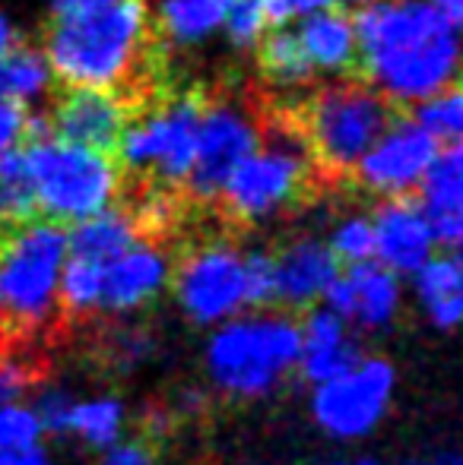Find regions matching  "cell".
Returning <instances> with one entry per match:
<instances>
[{"label": "cell", "instance_id": "1", "mask_svg": "<svg viewBox=\"0 0 463 465\" xmlns=\"http://www.w3.org/2000/svg\"><path fill=\"white\" fill-rule=\"evenodd\" d=\"M38 32L57 80L112 89L134 117L146 114L181 76L172 42L159 32L146 0H112L89 13H51Z\"/></svg>", "mask_w": 463, "mask_h": 465}, {"label": "cell", "instance_id": "2", "mask_svg": "<svg viewBox=\"0 0 463 465\" xmlns=\"http://www.w3.org/2000/svg\"><path fill=\"white\" fill-rule=\"evenodd\" d=\"M352 25L356 76L407 104L438 93L460 64L451 19L428 0H362L352 10Z\"/></svg>", "mask_w": 463, "mask_h": 465}, {"label": "cell", "instance_id": "3", "mask_svg": "<svg viewBox=\"0 0 463 465\" xmlns=\"http://www.w3.org/2000/svg\"><path fill=\"white\" fill-rule=\"evenodd\" d=\"M298 134L324 190H349L358 159L409 117V104L358 76L337 83H308L289 93Z\"/></svg>", "mask_w": 463, "mask_h": 465}, {"label": "cell", "instance_id": "4", "mask_svg": "<svg viewBox=\"0 0 463 465\" xmlns=\"http://www.w3.org/2000/svg\"><path fill=\"white\" fill-rule=\"evenodd\" d=\"M302 326L283 307H254L213 326L204 371L213 392L235 402L273 396L298 368Z\"/></svg>", "mask_w": 463, "mask_h": 465}, {"label": "cell", "instance_id": "5", "mask_svg": "<svg viewBox=\"0 0 463 465\" xmlns=\"http://www.w3.org/2000/svg\"><path fill=\"white\" fill-rule=\"evenodd\" d=\"M67 257V225L48 219L6 222L0 234V336L32 339L57 313V279Z\"/></svg>", "mask_w": 463, "mask_h": 465}, {"label": "cell", "instance_id": "6", "mask_svg": "<svg viewBox=\"0 0 463 465\" xmlns=\"http://www.w3.org/2000/svg\"><path fill=\"white\" fill-rule=\"evenodd\" d=\"M35 181L38 219L74 225L115 203L117 162L61 136L23 143Z\"/></svg>", "mask_w": 463, "mask_h": 465}, {"label": "cell", "instance_id": "7", "mask_svg": "<svg viewBox=\"0 0 463 465\" xmlns=\"http://www.w3.org/2000/svg\"><path fill=\"white\" fill-rule=\"evenodd\" d=\"M254 149H257V127L247 108L245 83L238 86L229 80L210 83L200 111L197 153L181 187L185 200L194 209H210L232 168Z\"/></svg>", "mask_w": 463, "mask_h": 465}, {"label": "cell", "instance_id": "8", "mask_svg": "<svg viewBox=\"0 0 463 465\" xmlns=\"http://www.w3.org/2000/svg\"><path fill=\"white\" fill-rule=\"evenodd\" d=\"M172 288L181 313L194 326H219L247 311L245 251L226 234L185 247L172 266Z\"/></svg>", "mask_w": 463, "mask_h": 465}, {"label": "cell", "instance_id": "9", "mask_svg": "<svg viewBox=\"0 0 463 465\" xmlns=\"http://www.w3.org/2000/svg\"><path fill=\"white\" fill-rule=\"evenodd\" d=\"M394 390V364L365 351L349 371L311 386V418L334 440H362L384 421Z\"/></svg>", "mask_w": 463, "mask_h": 465}, {"label": "cell", "instance_id": "10", "mask_svg": "<svg viewBox=\"0 0 463 465\" xmlns=\"http://www.w3.org/2000/svg\"><path fill=\"white\" fill-rule=\"evenodd\" d=\"M51 134L76 146L96 149L117 162L127 127L136 121L134 111L115 95L112 89L76 86V83H55L51 89Z\"/></svg>", "mask_w": 463, "mask_h": 465}, {"label": "cell", "instance_id": "11", "mask_svg": "<svg viewBox=\"0 0 463 465\" xmlns=\"http://www.w3.org/2000/svg\"><path fill=\"white\" fill-rule=\"evenodd\" d=\"M438 153V140L409 114L358 159L349 190L371 196L416 193Z\"/></svg>", "mask_w": 463, "mask_h": 465}, {"label": "cell", "instance_id": "12", "mask_svg": "<svg viewBox=\"0 0 463 465\" xmlns=\"http://www.w3.org/2000/svg\"><path fill=\"white\" fill-rule=\"evenodd\" d=\"M324 307L340 313L358 332H381L397 323L403 307L400 276L377 260L343 266L321 298Z\"/></svg>", "mask_w": 463, "mask_h": 465}, {"label": "cell", "instance_id": "13", "mask_svg": "<svg viewBox=\"0 0 463 465\" xmlns=\"http://www.w3.org/2000/svg\"><path fill=\"white\" fill-rule=\"evenodd\" d=\"M172 266L175 257L166 241L136 238L127 251H121L106 266L99 313L127 317V313H136L159 301V294L172 282Z\"/></svg>", "mask_w": 463, "mask_h": 465}, {"label": "cell", "instance_id": "14", "mask_svg": "<svg viewBox=\"0 0 463 465\" xmlns=\"http://www.w3.org/2000/svg\"><path fill=\"white\" fill-rule=\"evenodd\" d=\"M371 222H375V260L400 279L413 276L438 251L428 215L416 193L381 196Z\"/></svg>", "mask_w": 463, "mask_h": 465}, {"label": "cell", "instance_id": "15", "mask_svg": "<svg viewBox=\"0 0 463 465\" xmlns=\"http://www.w3.org/2000/svg\"><path fill=\"white\" fill-rule=\"evenodd\" d=\"M273 263H277V307L292 313L321 304L327 285L343 270L327 241L311 238V234L292 238L283 247H277Z\"/></svg>", "mask_w": 463, "mask_h": 465}, {"label": "cell", "instance_id": "16", "mask_svg": "<svg viewBox=\"0 0 463 465\" xmlns=\"http://www.w3.org/2000/svg\"><path fill=\"white\" fill-rule=\"evenodd\" d=\"M298 326H302V351H298L296 373L308 386H317L337 373L349 371L365 355L358 330H352L330 307L315 304L302 311Z\"/></svg>", "mask_w": 463, "mask_h": 465}, {"label": "cell", "instance_id": "17", "mask_svg": "<svg viewBox=\"0 0 463 465\" xmlns=\"http://www.w3.org/2000/svg\"><path fill=\"white\" fill-rule=\"evenodd\" d=\"M422 209L441 247H463V140L435 155L419 190Z\"/></svg>", "mask_w": 463, "mask_h": 465}, {"label": "cell", "instance_id": "18", "mask_svg": "<svg viewBox=\"0 0 463 465\" xmlns=\"http://www.w3.org/2000/svg\"><path fill=\"white\" fill-rule=\"evenodd\" d=\"M305 54L321 70H337L343 76H356L358 70V48H356V25L347 6H337L334 0L317 6L302 23L298 32Z\"/></svg>", "mask_w": 463, "mask_h": 465}, {"label": "cell", "instance_id": "19", "mask_svg": "<svg viewBox=\"0 0 463 465\" xmlns=\"http://www.w3.org/2000/svg\"><path fill=\"white\" fill-rule=\"evenodd\" d=\"M413 294L419 313L435 330L463 326V260L432 253L413 272Z\"/></svg>", "mask_w": 463, "mask_h": 465}, {"label": "cell", "instance_id": "20", "mask_svg": "<svg viewBox=\"0 0 463 465\" xmlns=\"http://www.w3.org/2000/svg\"><path fill=\"white\" fill-rule=\"evenodd\" d=\"M257 45V70L270 89H302L315 83V64L305 54L302 42L296 32H286L283 25H264L260 35L254 38Z\"/></svg>", "mask_w": 463, "mask_h": 465}, {"label": "cell", "instance_id": "21", "mask_svg": "<svg viewBox=\"0 0 463 465\" xmlns=\"http://www.w3.org/2000/svg\"><path fill=\"white\" fill-rule=\"evenodd\" d=\"M127 434V409L115 396H96V399H74L67 411V428L64 437H74L86 450L102 453L112 443Z\"/></svg>", "mask_w": 463, "mask_h": 465}, {"label": "cell", "instance_id": "22", "mask_svg": "<svg viewBox=\"0 0 463 465\" xmlns=\"http://www.w3.org/2000/svg\"><path fill=\"white\" fill-rule=\"evenodd\" d=\"M102 279H106V263L67 253L61 266V279H57V317H96L102 304Z\"/></svg>", "mask_w": 463, "mask_h": 465}, {"label": "cell", "instance_id": "23", "mask_svg": "<svg viewBox=\"0 0 463 465\" xmlns=\"http://www.w3.org/2000/svg\"><path fill=\"white\" fill-rule=\"evenodd\" d=\"M229 6L232 0H166L156 13V23L172 45H187L216 29Z\"/></svg>", "mask_w": 463, "mask_h": 465}, {"label": "cell", "instance_id": "24", "mask_svg": "<svg viewBox=\"0 0 463 465\" xmlns=\"http://www.w3.org/2000/svg\"><path fill=\"white\" fill-rule=\"evenodd\" d=\"M0 215L6 222L38 219L35 181H32L29 155L23 143L0 149Z\"/></svg>", "mask_w": 463, "mask_h": 465}, {"label": "cell", "instance_id": "25", "mask_svg": "<svg viewBox=\"0 0 463 465\" xmlns=\"http://www.w3.org/2000/svg\"><path fill=\"white\" fill-rule=\"evenodd\" d=\"M48 57L42 45L25 35H16L10 48L0 54V76H4V95L29 98L48 86Z\"/></svg>", "mask_w": 463, "mask_h": 465}, {"label": "cell", "instance_id": "26", "mask_svg": "<svg viewBox=\"0 0 463 465\" xmlns=\"http://www.w3.org/2000/svg\"><path fill=\"white\" fill-rule=\"evenodd\" d=\"M409 114L435 136V140H463V74L448 80L426 102H409Z\"/></svg>", "mask_w": 463, "mask_h": 465}, {"label": "cell", "instance_id": "27", "mask_svg": "<svg viewBox=\"0 0 463 465\" xmlns=\"http://www.w3.org/2000/svg\"><path fill=\"white\" fill-rule=\"evenodd\" d=\"M330 251L340 260V266L375 260V222L371 215H347L330 234Z\"/></svg>", "mask_w": 463, "mask_h": 465}, {"label": "cell", "instance_id": "28", "mask_svg": "<svg viewBox=\"0 0 463 465\" xmlns=\"http://www.w3.org/2000/svg\"><path fill=\"white\" fill-rule=\"evenodd\" d=\"M245 285L247 311H254V307H277V263H273V251H264V247L245 251Z\"/></svg>", "mask_w": 463, "mask_h": 465}, {"label": "cell", "instance_id": "29", "mask_svg": "<svg viewBox=\"0 0 463 465\" xmlns=\"http://www.w3.org/2000/svg\"><path fill=\"white\" fill-rule=\"evenodd\" d=\"M45 430L38 421L32 405H0V450L13 447H29V443H42Z\"/></svg>", "mask_w": 463, "mask_h": 465}, {"label": "cell", "instance_id": "30", "mask_svg": "<svg viewBox=\"0 0 463 465\" xmlns=\"http://www.w3.org/2000/svg\"><path fill=\"white\" fill-rule=\"evenodd\" d=\"M153 355V339L140 326H121L108 339V358L115 368H136Z\"/></svg>", "mask_w": 463, "mask_h": 465}, {"label": "cell", "instance_id": "31", "mask_svg": "<svg viewBox=\"0 0 463 465\" xmlns=\"http://www.w3.org/2000/svg\"><path fill=\"white\" fill-rule=\"evenodd\" d=\"M38 383V368L13 351H0V405L19 402Z\"/></svg>", "mask_w": 463, "mask_h": 465}, {"label": "cell", "instance_id": "32", "mask_svg": "<svg viewBox=\"0 0 463 465\" xmlns=\"http://www.w3.org/2000/svg\"><path fill=\"white\" fill-rule=\"evenodd\" d=\"M226 29H229L232 45L245 48L254 45V38L264 29V10H260V0H232L229 13H226Z\"/></svg>", "mask_w": 463, "mask_h": 465}, {"label": "cell", "instance_id": "33", "mask_svg": "<svg viewBox=\"0 0 463 465\" xmlns=\"http://www.w3.org/2000/svg\"><path fill=\"white\" fill-rule=\"evenodd\" d=\"M70 405H74V396H70L67 390H42L35 399V415L38 421H42V430L48 437H64V428H67V411Z\"/></svg>", "mask_w": 463, "mask_h": 465}, {"label": "cell", "instance_id": "34", "mask_svg": "<svg viewBox=\"0 0 463 465\" xmlns=\"http://www.w3.org/2000/svg\"><path fill=\"white\" fill-rule=\"evenodd\" d=\"M96 465H159V456L146 437H121L108 450H102Z\"/></svg>", "mask_w": 463, "mask_h": 465}, {"label": "cell", "instance_id": "35", "mask_svg": "<svg viewBox=\"0 0 463 465\" xmlns=\"http://www.w3.org/2000/svg\"><path fill=\"white\" fill-rule=\"evenodd\" d=\"M25 117H29V108H25L23 98H0V149L19 143Z\"/></svg>", "mask_w": 463, "mask_h": 465}, {"label": "cell", "instance_id": "36", "mask_svg": "<svg viewBox=\"0 0 463 465\" xmlns=\"http://www.w3.org/2000/svg\"><path fill=\"white\" fill-rule=\"evenodd\" d=\"M324 4L330 0H260V10H264V25H283L296 13H311Z\"/></svg>", "mask_w": 463, "mask_h": 465}, {"label": "cell", "instance_id": "37", "mask_svg": "<svg viewBox=\"0 0 463 465\" xmlns=\"http://www.w3.org/2000/svg\"><path fill=\"white\" fill-rule=\"evenodd\" d=\"M0 465H51V460L42 443H29V447L0 450Z\"/></svg>", "mask_w": 463, "mask_h": 465}, {"label": "cell", "instance_id": "38", "mask_svg": "<svg viewBox=\"0 0 463 465\" xmlns=\"http://www.w3.org/2000/svg\"><path fill=\"white\" fill-rule=\"evenodd\" d=\"M55 10L51 13H89V10H99V6L112 4V0H51Z\"/></svg>", "mask_w": 463, "mask_h": 465}, {"label": "cell", "instance_id": "39", "mask_svg": "<svg viewBox=\"0 0 463 465\" xmlns=\"http://www.w3.org/2000/svg\"><path fill=\"white\" fill-rule=\"evenodd\" d=\"M419 465H463V450H438Z\"/></svg>", "mask_w": 463, "mask_h": 465}, {"label": "cell", "instance_id": "40", "mask_svg": "<svg viewBox=\"0 0 463 465\" xmlns=\"http://www.w3.org/2000/svg\"><path fill=\"white\" fill-rule=\"evenodd\" d=\"M438 4H441V10L448 13V19H451V23L463 25V0H438Z\"/></svg>", "mask_w": 463, "mask_h": 465}, {"label": "cell", "instance_id": "41", "mask_svg": "<svg viewBox=\"0 0 463 465\" xmlns=\"http://www.w3.org/2000/svg\"><path fill=\"white\" fill-rule=\"evenodd\" d=\"M16 38V32L10 29V23L4 19V13H0V54H4L6 48H10V42Z\"/></svg>", "mask_w": 463, "mask_h": 465}, {"label": "cell", "instance_id": "42", "mask_svg": "<svg viewBox=\"0 0 463 465\" xmlns=\"http://www.w3.org/2000/svg\"><path fill=\"white\" fill-rule=\"evenodd\" d=\"M334 465H375L371 460H347V462H334Z\"/></svg>", "mask_w": 463, "mask_h": 465}, {"label": "cell", "instance_id": "43", "mask_svg": "<svg viewBox=\"0 0 463 465\" xmlns=\"http://www.w3.org/2000/svg\"><path fill=\"white\" fill-rule=\"evenodd\" d=\"M4 228H6V219H4V215H0V234H4Z\"/></svg>", "mask_w": 463, "mask_h": 465}, {"label": "cell", "instance_id": "44", "mask_svg": "<svg viewBox=\"0 0 463 465\" xmlns=\"http://www.w3.org/2000/svg\"><path fill=\"white\" fill-rule=\"evenodd\" d=\"M460 260H463V247H460Z\"/></svg>", "mask_w": 463, "mask_h": 465}]
</instances>
